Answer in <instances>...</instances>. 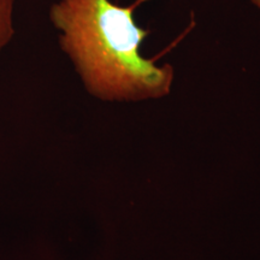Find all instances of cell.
<instances>
[{
    "label": "cell",
    "instance_id": "6da1fadb",
    "mask_svg": "<svg viewBox=\"0 0 260 260\" xmlns=\"http://www.w3.org/2000/svg\"><path fill=\"white\" fill-rule=\"evenodd\" d=\"M133 14L134 6L111 0H57L48 11L84 89L103 102L159 99L171 90L174 69L142 56L149 31Z\"/></svg>",
    "mask_w": 260,
    "mask_h": 260
},
{
    "label": "cell",
    "instance_id": "7a4b0ae2",
    "mask_svg": "<svg viewBox=\"0 0 260 260\" xmlns=\"http://www.w3.org/2000/svg\"><path fill=\"white\" fill-rule=\"evenodd\" d=\"M15 5L16 0H0V53L15 37Z\"/></svg>",
    "mask_w": 260,
    "mask_h": 260
},
{
    "label": "cell",
    "instance_id": "3957f363",
    "mask_svg": "<svg viewBox=\"0 0 260 260\" xmlns=\"http://www.w3.org/2000/svg\"><path fill=\"white\" fill-rule=\"evenodd\" d=\"M251 3L255 6L256 9L260 10V0H251Z\"/></svg>",
    "mask_w": 260,
    "mask_h": 260
}]
</instances>
